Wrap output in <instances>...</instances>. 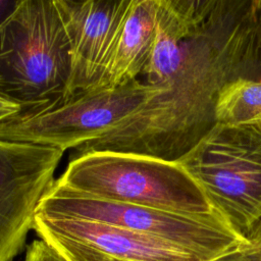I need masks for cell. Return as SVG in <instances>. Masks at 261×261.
Listing matches in <instances>:
<instances>
[{
    "mask_svg": "<svg viewBox=\"0 0 261 261\" xmlns=\"http://www.w3.org/2000/svg\"><path fill=\"white\" fill-rule=\"evenodd\" d=\"M34 228L70 239L117 261H206L163 240L95 221L36 213Z\"/></svg>",
    "mask_w": 261,
    "mask_h": 261,
    "instance_id": "9",
    "label": "cell"
},
{
    "mask_svg": "<svg viewBox=\"0 0 261 261\" xmlns=\"http://www.w3.org/2000/svg\"><path fill=\"white\" fill-rule=\"evenodd\" d=\"M64 1L67 2V3L70 4V5H76V4L83 3V2H85V1H87V0H64Z\"/></svg>",
    "mask_w": 261,
    "mask_h": 261,
    "instance_id": "18",
    "label": "cell"
},
{
    "mask_svg": "<svg viewBox=\"0 0 261 261\" xmlns=\"http://www.w3.org/2000/svg\"><path fill=\"white\" fill-rule=\"evenodd\" d=\"M215 121L227 125L261 123V81L240 77L226 84L217 98Z\"/></svg>",
    "mask_w": 261,
    "mask_h": 261,
    "instance_id": "11",
    "label": "cell"
},
{
    "mask_svg": "<svg viewBox=\"0 0 261 261\" xmlns=\"http://www.w3.org/2000/svg\"><path fill=\"white\" fill-rule=\"evenodd\" d=\"M37 213L125 228L178 246L206 261L249 244L216 213L178 214L97 198L55 181L41 199Z\"/></svg>",
    "mask_w": 261,
    "mask_h": 261,
    "instance_id": "5",
    "label": "cell"
},
{
    "mask_svg": "<svg viewBox=\"0 0 261 261\" xmlns=\"http://www.w3.org/2000/svg\"><path fill=\"white\" fill-rule=\"evenodd\" d=\"M21 111V107L15 102L0 95V122L17 114Z\"/></svg>",
    "mask_w": 261,
    "mask_h": 261,
    "instance_id": "15",
    "label": "cell"
},
{
    "mask_svg": "<svg viewBox=\"0 0 261 261\" xmlns=\"http://www.w3.org/2000/svg\"><path fill=\"white\" fill-rule=\"evenodd\" d=\"M155 92L140 77L116 88L77 94L46 108L20 111L0 122V140L75 149L129 116Z\"/></svg>",
    "mask_w": 261,
    "mask_h": 261,
    "instance_id": "6",
    "label": "cell"
},
{
    "mask_svg": "<svg viewBox=\"0 0 261 261\" xmlns=\"http://www.w3.org/2000/svg\"><path fill=\"white\" fill-rule=\"evenodd\" d=\"M23 261H66L54 248L43 240H35L27 248Z\"/></svg>",
    "mask_w": 261,
    "mask_h": 261,
    "instance_id": "13",
    "label": "cell"
},
{
    "mask_svg": "<svg viewBox=\"0 0 261 261\" xmlns=\"http://www.w3.org/2000/svg\"><path fill=\"white\" fill-rule=\"evenodd\" d=\"M179 17L190 22H200L217 7L221 0H160Z\"/></svg>",
    "mask_w": 261,
    "mask_h": 261,
    "instance_id": "12",
    "label": "cell"
},
{
    "mask_svg": "<svg viewBox=\"0 0 261 261\" xmlns=\"http://www.w3.org/2000/svg\"><path fill=\"white\" fill-rule=\"evenodd\" d=\"M257 71L261 31L251 0H221L197 23L160 1L154 45L140 75L154 94L71 157L107 151L177 162L216 123L222 88Z\"/></svg>",
    "mask_w": 261,
    "mask_h": 261,
    "instance_id": "1",
    "label": "cell"
},
{
    "mask_svg": "<svg viewBox=\"0 0 261 261\" xmlns=\"http://www.w3.org/2000/svg\"><path fill=\"white\" fill-rule=\"evenodd\" d=\"M252 10L258 22L261 21V0H251Z\"/></svg>",
    "mask_w": 261,
    "mask_h": 261,
    "instance_id": "17",
    "label": "cell"
},
{
    "mask_svg": "<svg viewBox=\"0 0 261 261\" xmlns=\"http://www.w3.org/2000/svg\"><path fill=\"white\" fill-rule=\"evenodd\" d=\"M246 239L251 245H260L261 244V210L257 215L256 219L251 224L249 231L246 236Z\"/></svg>",
    "mask_w": 261,
    "mask_h": 261,
    "instance_id": "16",
    "label": "cell"
},
{
    "mask_svg": "<svg viewBox=\"0 0 261 261\" xmlns=\"http://www.w3.org/2000/svg\"><path fill=\"white\" fill-rule=\"evenodd\" d=\"M64 151L0 140V261H13L33 229Z\"/></svg>",
    "mask_w": 261,
    "mask_h": 261,
    "instance_id": "7",
    "label": "cell"
},
{
    "mask_svg": "<svg viewBox=\"0 0 261 261\" xmlns=\"http://www.w3.org/2000/svg\"><path fill=\"white\" fill-rule=\"evenodd\" d=\"M159 7L160 0H135L96 89L140 77L154 45Z\"/></svg>",
    "mask_w": 261,
    "mask_h": 261,
    "instance_id": "10",
    "label": "cell"
},
{
    "mask_svg": "<svg viewBox=\"0 0 261 261\" xmlns=\"http://www.w3.org/2000/svg\"><path fill=\"white\" fill-rule=\"evenodd\" d=\"M135 0H87L69 5L71 68L65 98L95 90Z\"/></svg>",
    "mask_w": 261,
    "mask_h": 261,
    "instance_id": "8",
    "label": "cell"
},
{
    "mask_svg": "<svg viewBox=\"0 0 261 261\" xmlns=\"http://www.w3.org/2000/svg\"><path fill=\"white\" fill-rule=\"evenodd\" d=\"M210 261H261V244L244 245Z\"/></svg>",
    "mask_w": 261,
    "mask_h": 261,
    "instance_id": "14",
    "label": "cell"
},
{
    "mask_svg": "<svg viewBox=\"0 0 261 261\" xmlns=\"http://www.w3.org/2000/svg\"><path fill=\"white\" fill-rule=\"evenodd\" d=\"M68 21L64 0H14L0 22V95L21 111L64 100L71 68Z\"/></svg>",
    "mask_w": 261,
    "mask_h": 261,
    "instance_id": "2",
    "label": "cell"
},
{
    "mask_svg": "<svg viewBox=\"0 0 261 261\" xmlns=\"http://www.w3.org/2000/svg\"><path fill=\"white\" fill-rule=\"evenodd\" d=\"M177 162L213 210L246 239L261 210V123H215Z\"/></svg>",
    "mask_w": 261,
    "mask_h": 261,
    "instance_id": "4",
    "label": "cell"
},
{
    "mask_svg": "<svg viewBox=\"0 0 261 261\" xmlns=\"http://www.w3.org/2000/svg\"><path fill=\"white\" fill-rule=\"evenodd\" d=\"M55 184L97 198L178 214L216 213L200 186L178 162L147 156L87 153L70 158Z\"/></svg>",
    "mask_w": 261,
    "mask_h": 261,
    "instance_id": "3",
    "label": "cell"
},
{
    "mask_svg": "<svg viewBox=\"0 0 261 261\" xmlns=\"http://www.w3.org/2000/svg\"><path fill=\"white\" fill-rule=\"evenodd\" d=\"M259 25H260V30H261V21L259 22Z\"/></svg>",
    "mask_w": 261,
    "mask_h": 261,
    "instance_id": "19",
    "label": "cell"
}]
</instances>
